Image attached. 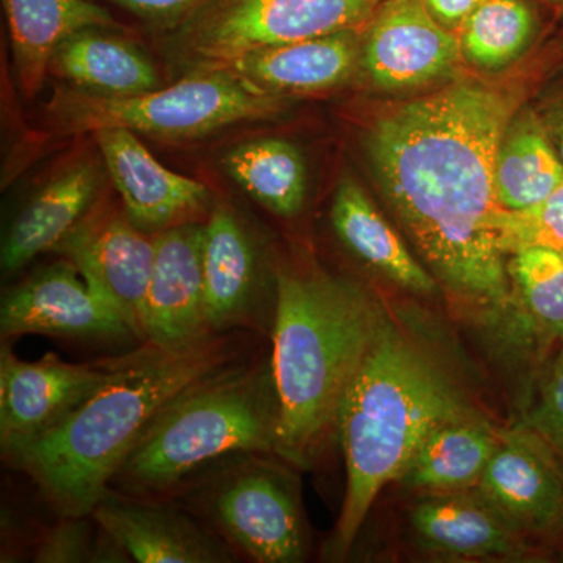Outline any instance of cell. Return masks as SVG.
Segmentation results:
<instances>
[{"instance_id": "cell-4", "label": "cell", "mask_w": 563, "mask_h": 563, "mask_svg": "<svg viewBox=\"0 0 563 563\" xmlns=\"http://www.w3.org/2000/svg\"><path fill=\"white\" fill-rule=\"evenodd\" d=\"M276 285V453L307 466L387 312L361 285L324 273L280 272Z\"/></svg>"}, {"instance_id": "cell-34", "label": "cell", "mask_w": 563, "mask_h": 563, "mask_svg": "<svg viewBox=\"0 0 563 563\" xmlns=\"http://www.w3.org/2000/svg\"><path fill=\"white\" fill-rule=\"evenodd\" d=\"M551 129H547V131H551V141H553L555 152H558L559 158L563 163V107L561 110L555 111L553 114V121H551ZM550 135V133H548Z\"/></svg>"}, {"instance_id": "cell-16", "label": "cell", "mask_w": 563, "mask_h": 563, "mask_svg": "<svg viewBox=\"0 0 563 563\" xmlns=\"http://www.w3.org/2000/svg\"><path fill=\"white\" fill-rule=\"evenodd\" d=\"M358 63L355 29L266 47L199 73H222L262 95L329 90L350 79ZM192 74V73H191Z\"/></svg>"}, {"instance_id": "cell-27", "label": "cell", "mask_w": 563, "mask_h": 563, "mask_svg": "<svg viewBox=\"0 0 563 563\" xmlns=\"http://www.w3.org/2000/svg\"><path fill=\"white\" fill-rule=\"evenodd\" d=\"M224 168L252 199L279 217H295L306 198V165L288 141L265 139L240 144Z\"/></svg>"}, {"instance_id": "cell-13", "label": "cell", "mask_w": 563, "mask_h": 563, "mask_svg": "<svg viewBox=\"0 0 563 563\" xmlns=\"http://www.w3.org/2000/svg\"><path fill=\"white\" fill-rule=\"evenodd\" d=\"M106 163L122 209L129 220L147 233H158L188 222H201L210 191L201 181L163 166L128 129L92 133Z\"/></svg>"}, {"instance_id": "cell-25", "label": "cell", "mask_w": 563, "mask_h": 563, "mask_svg": "<svg viewBox=\"0 0 563 563\" xmlns=\"http://www.w3.org/2000/svg\"><path fill=\"white\" fill-rule=\"evenodd\" d=\"M510 314L518 333L540 347L563 346V252L526 250L507 263Z\"/></svg>"}, {"instance_id": "cell-14", "label": "cell", "mask_w": 563, "mask_h": 563, "mask_svg": "<svg viewBox=\"0 0 563 563\" xmlns=\"http://www.w3.org/2000/svg\"><path fill=\"white\" fill-rule=\"evenodd\" d=\"M203 222H188L155 233L144 342L180 350L213 335L203 287Z\"/></svg>"}, {"instance_id": "cell-17", "label": "cell", "mask_w": 563, "mask_h": 563, "mask_svg": "<svg viewBox=\"0 0 563 563\" xmlns=\"http://www.w3.org/2000/svg\"><path fill=\"white\" fill-rule=\"evenodd\" d=\"M125 558L140 563H221L228 551L177 510L107 495L91 512Z\"/></svg>"}, {"instance_id": "cell-19", "label": "cell", "mask_w": 563, "mask_h": 563, "mask_svg": "<svg viewBox=\"0 0 563 563\" xmlns=\"http://www.w3.org/2000/svg\"><path fill=\"white\" fill-rule=\"evenodd\" d=\"M14 74L21 95L36 98L62 41L85 29H118L110 11L92 0H2Z\"/></svg>"}, {"instance_id": "cell-18", "label": "cell", "mask_w": 563, "mask_h": 563, "mask_svg": "<svg viewBox=\"0 0 563 563\" xmlns=\"http://www.w3.org/2000/svg\"><path fill=\"white\" fill-rule=\"evenodd\" d=\"M426 496L410 515L422 543L457 558L521 559L529 553L520 529L481 493Z\"/></svg>"}, {"instance_id": "cell-6", "label": "cell", "mask_w": 563, "mask_h": 563, "mask_svg": "<svg viewBox=\"0 0 563 563\" xmlns=\"http://www.w3.org/2000/svg\"><path fill=\"white\" fill-rule=\"evenodd\" d=\"M282 96L262 95L222 73H192L168 88L135 96H98L60 87L47 120L60 135L128 129L155 139H198L240 122L265 120L280 110Z\"/></svg>"}, {"instance_id": "cell-26", "label": "cell", "mask_w": 563, "mask_h": 563, "mask_svg": "<svg viewBox=\"0 0 563 563\" xmlns=\"http://www.w3.org/2000/svg\"><path fill=\"white\" fill-rule=\"evenodd\" d=\"M563 184V163L547 129L533 118L517 120L504 133L496 158V198L504 209H523Z\"/></svg>"}, {"instance_id": "cell-3", "label": "cell", "mask_w": 563, "mask_h": 563, "mask_svg": "<svg viewBox=\"0 0 563 563\" xmlns=\"http://www.w3.org/2000/svg\"><path fill=\"white\" fill-rule=\"evenodd\" d=\"M473 413L442 366L387 314L336 418L347 479L333 554L351 550L380 490L401 479L422 442Z\"/></svg>"}, {"instance_id": "cell-29", "label": "cell", "mask_w": 563, "mask_h": 563, "mask_svg": "<svg viewBox=\"0 0 563 563\" xmlns=\"http://www.w3.org/2000/svg\"><path fill=\"white\" fill-rule=\"evenodd\" d=\"M492 228L504 255L536 247L563 252V184L548 198L523 209L499 207Z\"/></svg>"}, {"instance_id": "cell-12", "label": "cell", "mask_w": 563, "mask_h": 563, "mask_svg": "<svg viewBox=\"0 0 563 563\" xmlns=\"http://www.w3.org/2000/svg\"><path fill=\"white\" fill-rule=\"evenodd\" d=\"M461 54V41L424 0H387L372 16L362 66L380 90H404L450 76Z\"/></svg>"}, {"instance_id": "cell-23", "label": "cell", "mask_w": 563, "mask_h": 563, "mask_svg": "<svg viewBox=\"0 0 563 563\" xmlns=\"http://www.w3.org/2000/svg\"><path fill=\"white\" fill-rule=\"evenodd\" d=\"M331 220L339 239L377 272L418 295H435L439 290L435 276L410 254L398 232L354 180L343 179L336 187Z\"/></svg>"}, {"instance_id": "cell-24", "label": "cell", "mask_w": 563, "mask_h": 563, "mask_svg": "<svg viewBox=\"0 0 563 563\" xmlns=\"http://www.w3.org/2000/svg\"><path fill=\"white\" fill-rule=\"evenodd\" d=\"M498 442L499 432L477 413L444 422L422 442L399 483L426 495L472 490Z\"/></svg>"}, {"instance_id": "cell-9", "label": "cell", "mask_w": 563, "mask_h": 563, "mask_svg": "<svg viewBox=\"0 0 563 563\" xmlns=\"http://www.w3.org/2000/svg\"><path fill=\"white\" fill-rule=\"evenodd\" d=\"M54 251L74 263L92 290L144 340V317L155 261V233L136 228L124 209L96 207Z\"/></svg>"}, {"instance_id": "cell-2", "label": "cell", "mask_w": 563, "mask_h": 563, "mask_svg": "<svg viewBox=\"0 0 563 563\" xmlns=\"http://www.w3.org/2000/svg\"><path fill=\"white\" fill-rule=\"evenodd\" d=\"M232 354L231 342L214 333L180 350L147 343L110 362L106 380L60 424L3 457L62 517H87L151 421L181 391L231 365Z\"/></svg>"}, {"instance_id": "cell-15", "label": "cell", "mask_w": 563, "mask_h": 563, "mask_svg": "<svg viewBox=\"0 0 563 563\" xmlns=\"http://www.w3.org/2000/svg\"><path fill=\"white\" fill-rule=\"evenodd\" d=\"M477 490L521 532H547L563 521V472L536 429L499 432Z\"/></svg>"}, {"instance_id": "cell-31", "label": "cell", "mask_w": 563, "mask_h": 563, "mask_svg": "<svg viewBox=\"0 0 563 563\" xmlns=\"http://www.w3.org/2000/svg\"><path fill=\"white\" fill-rule=\"evenodd\" d=\"M533 426L563 459V346L548 376Z\"/></svg>"}, {"instance_id": "cell-21", "label": "cell", "mask_w": 563, "mask_h": 563, "mask_svg": "<svg viewBox=\"0 0 563 563\" xmlns=\"http://www.w3.org/2000/svg\"><path fill=\"white\" fill-rule=\"evenodd\" d=\"M111 29H85L62 41L49 74L69 87L98 96H135L157 90L162 81L146 55Z\"/></svg>"}, {"instance_id": "cell-32", "label": "cell", "mask_w": 563, "mask_h": 563, "mask_svg": "<svg viewBox=\"0 0 563 563\" xmlns=\"http://www.w3.org/2000/svg\"><path fill=\"white\" fill-rule=\"evenodd\" d=\"M141 21L158 29H173L209 0H109Z\"/></svg>"}, {"instance_id": "cell-11", "label": "cell", "mask_w": 563, "mask_h": 563, "mask_svg": "<svg viewBox=\"0 0 563 563\" xmlns=\"http://www.w3.org/2000/svg\"><path fill=\"white\" fill-rule=\"evenodd\" d=\"M110 373L103 365H76L47 352L40 361L0 354V443L2 451L38 439L60 424Z\"/></svg>"}, {"instance_id": "cell-1", "label": "cell", "mask_w": 563, "mask_h": 563, "mask_svg": "<svg viewBox=\"0 0 563 563\" xmlns=\"http://www.w3.org/2000/svg\"><path fill=\"white\" fill-rule=\"evenodd\" d=\"M514 92L463 80L383 114L369 132L374 172L437 282L484 320L509 317L510 279L492 221L495 169L517 111Z\"/></svg>"}, {"instance_id": "cell-20", "label": "cell", "mask_w": 563, "mask_h": 563, "mask_svg": "<svg viewBox=\"0 0 563 563\" xmlns=\"http://www.w3.org/2000/svg\"><path fill=\"white\" fill-rule=\"evenodd\" d=\"M99 185L98 166L79 163L41 188L3 239V272H18L43 252L54 251L92 209Z\"/></svg>"}, {"instance_id": "cell-36", "label": "cell", "mask_w": 563, "mask_h": 563, "mask_svg": "<svg viewBox=\"0 0 563 563\" xmlns=\"http://www.w3.org/2000/svg\"><path fill=\"white\" fill-rule=\"evenodd\" d=\"M562 525H563V521H562ZM562 525H561V526H562Z\"/></svg>"}, {"instance_id": "cell-10", "label": "cell", "mask_w": 563, "mask_h": 563, "mask_svg": "<svg viewBox=\"0 0 563 563\" xmlns=\"http://www.w3.org/2000/svg\"><path fill=\"white\" fill-rule=\"evenodd\" d=\"M0 331L3 339L36 333L81 342H117L133 335L121 314L66 258L3 298Z\"/></svg>"}, {"instance_id": "cell-22", "label": "cell", "mask_w": 563, "mask_h": 563, "mask_svg": "<svg viewBox=\"0 0 563 563\" xmlns=\"http://www.w3.org/2000/svg\"><path fill=\"white\" fill-rule=\"evenodd\" d=\"M203 287L213 333L250 320L255 288V255L235 214L217 206L203 222Z\"/></svg>"}, {"instance_id": "cell-7", "label": "cell", "mask_w": 563, "mask_h": 563, "mask_svg": "<svg viewBox=\"0 0 563 563\" xmlns=\"http://www.w3.org/2000/svg\"><path fill=\"white\" fill-rule=\"evenodd\" d=\"M379 0H209L172 31L187 74L266 47L357 29Z\"/></svg>"}, {"instance_id": "cell-33", "label": "cell", "mask_w": 563, "mask_h": 563, "mask_svg": "<svg viewBox=\"0 0 563 563\" xmlns=\"http://www.w3.org/2000/svg\"><path fill=\"white\" fill-rule=\"evenodd\" d=\"M485 2L487 0H424L426 7L431 11L432 16L448 31L462 27L466 18Z\"/></svg>"}, {"instance_id": "cell-8", "label": "cell", "mask_w": 563, "mask_h": 563, "mask_svg": "<svg viewBox=\"0 0 563 563\" xmlns=\"http://www.w3.org/2000/svg\"><path fill=\"white\" fill-rule=\"evenodd\" d=\"M211 521L244 554L261 563H292L306 555V529L295 488L276 466L244 462L214 484Z\"/></svg>"}, {"instance_id": "cell-28", "label": "cell", "mask_w": 563, "mask_h": 563, "mask_svg": "<svg viewBox=\"0 0 563 563\" xmlns=\"http://www.w3.org/2000/svg\"><path fill=\"white\" fill-rule=\"evenodd\" d=\"M461 51L477 68L501 69L517 60L537 31V16L526 0H487L463 22Z\"/></svg>"}, {"instance_id": "cell-30", "label": "cell", "mask_w": 563, "mask_h": 563, "mask_svg": "<svg viewBox=\"0 0 563 563\" xmlns=\"http://www.w3.org/2000/svg\"><path fill=\"white\" fill-rule=\"evenodd\" d=\"M60 525L51 529L35 551V562L77 563L98 561L92 550L90 525L85 517H63Z\"/></svg>"}, {"instance_id": "cell-35", "label": "cell", "mask_w": 563, "mask_h": 563, "mask_svg": "<svg viewBox=\"0 0 563 563\" xmlns=\"http://www.w3.org/2000/svg\"><path fill=\"white\" fill-rule=\"evenodd\" d=\"M544 2L553 3V5H558V3H562L563 0H544Z\"/></svg>"}, {"instance_id": "cell-5", "label": "cell", "mask_w": 563, "mask_h": 563, "mask_svg": "<svg viewBox=\"0 0 563 563\" xmlns=\"http://www.w3.org/2000/svg\"><path fill=\"white\" fill-rule=\"evenodd\" d=\"M277 422L272 366H225L181 391L151 421L111 485L161 493L214 459L272 453Z\"/></svg>"}]
</instances>
